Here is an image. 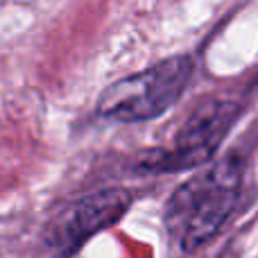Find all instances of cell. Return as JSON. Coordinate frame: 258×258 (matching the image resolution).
Returning <instances> with one entry per match:
<instances>
[{"instance_id": "6da1fadb", "label": "cell", "mask_w": 258, "mask_h": 258, "mask_svg": "<svg viewBox=\"0 0 258 258\" xmlns=\"http://www.w3.org/2000/svg\"><path fill=\"white\" fill-rule=\"evenodd\" d=\"M242 188L240 161L227 156L195 172L170 195L165 229L172 242L192 251L215 236L238 204Z\"/></svg>"}, {"instance_id": "5b68a950", "label": "cell", "mask_w": 258, "mask_h": 258, "mask_svg": "<svg viewBox=\"0 0 258 258\" xmlns=\"http://www.w3.org/2000/svg\"><path fill=\"white\" fill-rule=\"evenodd\" d=\"M256 86H258V82H256Z\"/></svg>"}, {"instance_id": "3957f363", "label": "cell", "mask_w": 258, "mask_h": 258, "mask_svg": "<svg viewBox=\"0 0 258 258\" xmlns=\"http://www.w3.org/2000/svg\"><path fill=\"white\" fill-rule=\"evenodd\" d=\"M236 102L229 100H209L190 113L174 136L170 150H156L138 161L143 172H179L188 168H200L213 159L218 145L224 141L227 132L236 122Z\"/></svg>"}, {"instance_id": "7a4b0ae2", "label": "cell", "mask_w": 258, "mask_h": 258, "mask_svg": "<svg viewBox=\"0 0 258 258\" xmlns=\"http://www.w3.org/2000/svg\"><path fill=\"white\" fill-rule=\"evenodd\" d=\"M195 61L188 54L154 63L136 75L122 77L102 91L98 116L111 122H143L165 113L188 86Z\"/></svg>"}, {"instance_id": "277c9868", "label": "cell", "mask_w": 258, "mask_h": 258, "mask_svg": "<svg viewBox=\"0 0 258 258\" xmlns=\"http://www.w3.org/2000/svg\"><path fill=\"white\" fill-rule=\"evenodd\" d=\"M132 204V195L125 188H107L82 197L73 206H68L52 224L45 242L54 256L71 258L98 231L116 224L127 213Z\"/></svg>"}]
</instances>
